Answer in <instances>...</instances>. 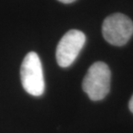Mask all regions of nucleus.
<instances>
[{"mask_svg":"<svg viewBox=\"0 0 133 133\" xmlns=\"http://www.w3.org/2000/svg\"><path fill=\"white\" fill-rule=\"evenodd\" d=\"M58 1L63 3V4H70V3L74 2L75 0H58Z\"/></svg>","mask_w":133,"mask_h":133,"instance_id":"423d86ee","label":"nucleus"},{"mask_svg":"<svg viewBox=\"0 0 133 133\" xmlns=\"http://www.w3.org/2000/svg\"><path fill=\"white\" fill-rule=\"evenodd\" d=\"M103 36L114 46H123L133 35V23L122 13H115L105 19L102 25Z\"/></svg>","mask_w":133,"mask_h":133,"instance_id":"7ed1b4c3","label":"nucleus"},{"mask_svg":"<svg viewBox=\"0 0 133 133\" xmlns=\"http://www.w3.org/2000/svg\"><path fill=\"white\" fill-rule=\"evenodd\" d=\"M86 42V36L77 30L68 31L60 40L56 49V61L62 68L73 64Z\"/></svg>","mask_w":133,"mask_h":133,"instance_id":"20e7f679","label":"nucleus"},{"mask_svg":"<svg viewBox=\"0 0 133 133\" xmlns=\"http://www.w3.org/2000/svg\"><path fill=\"white\" fill-rule=\"evenodd\" d=\"M129 108H130V111L133 113V95H132L131 99L129 102Z\"/></svg>","mask_w":133,"mask_h":133,"instance_id":"39448f33","label":"nucleus"},{"mask_svg":"<svg viewBox=\"0 0 133 133\" xmlns=\"http://www.w3.org/2000/svg\"><path fill=\"white\" fill-rule=\"evenodd\" d=\"M111 87V71L105 62H98L89 68L82 82V88L94 101L101 100Z\"/></svg>","mask_w":133,"mask_h":133,"instance_id":"f257e3e1","label":"nucleus"},{"mask_svg":"<svg viewBox=\"0 0 133 133\" xmlns=\"http://www.w3.org/2000/svg\"><path fill=\"white\" fill-rule=\"evenodd\" d=\"M21 81L23 88L33 96H41L44 92L45 82L42 62L38 55L30 52L26 55L21 66Z\"/></svg>","mask_w":133,"mask_h":133,"instance_id":"f03ea898","label":"nucleus"}]
</instances>
